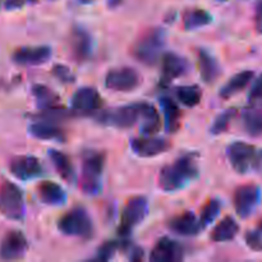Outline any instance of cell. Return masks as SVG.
I'll use <instances>...</instances> for the list:
<instances>
[{"mask_svg": "<svg viewBox=\"0 0 262 262\" xmlns=\"http://www.w3.org/2000/svg\"><path fill=\"white\" fill-rule=\"evenodd\" d=\"M79 3H82V4H90V3H92L94 0H78Z\"/></svg>", "mask_w": 262, "mask_h": 262, "instance_id": "obj_41", "label": "cell"}, {"mask_svg": "<svg viewBox=\"0 0 262 262\" xmlns=\"http://www.w3.org/2000/svg\"><path fill=\"white\" fill-rule=\"evenodd\" d=\"M237 114H238V110L235 109V107H230V109H227L225 112H223L222 114L217 115V117L215 118L214 123H212L211 129H210L212 135L217 136L227 132L230 123H232L233 119L237 117Z\"/></svg>", "mask_w": 262, "mask_h": 262, "instance_id": "obj_32", "label": "cell"}, {"mask_svg": "<svg viewBox=\"0 0 262 262\" xmlns=\"http://www.w3.org/2000/svg\"><path fill=\"white\" fill-rule=\"evenodd\" d=\"M49 156H50V160L53 163L54 168H55L56 173L66 182L73 183L74 179H76V171H74L71 159L64 152H60V151L56 150L49 151Z\"/></svg>", "mask_w": 262, "mask_h": 262, "instance_id": "obj_25", "label": "cell"}, {"mask_svg": "<svg viewBox=\"0 0 262 262\" xmlns=\"http://www.w3.org/2000/svg\"><path fill=\"white\" fill-rule=\"evenodd\" d=\"M142 122L141 129L146 136H151L158 132L161 127V117L155 106L147 104V102H141V118Z\"/></svg>", "mask_w": 262, "mask_h": 262, "instance_id": "obj_24", "label": "cell"}, {"mask_svg": "<svg viewBox=\"0 0 262 262\" xmlns=\"http://www.w3.org/2000/svg\"><path fill=\"white\" fill-rule=\"evenodd\" d=\"M163 67V77L166 81H171L178 77L184 76L189 71V63L184 56L176 53H166L161 60Z\"/></svg>", "mask_w": 262, "mask_h": 262, "instance_id": "obj_18", "label": "cell"}, {"mask_svg": "<svg viewBox=\"0 0 262 262\" xmlns=\"http://www.w3.org/2000/svg\"><path fill=\"white\" fill-rule=\"evenodd\" d=\"M220 210H222V202L217 199L210 200V201L205 205L204 209H202L201 217H200L202 228L209 227L210 224H212V222L219 216Z\"/></svg>", "mask_w": 262, "mask_h": 262, "instance_id": "obj_33", "label": "cell"}, {"mask_svg": "<svg viewBox=\"0 0 262 262\" xmlns=\"http://www.w3.org/2000/svg\"><path fill=\"white\" fill-rule=\"evenodd\" d=\"M243 127L252 137L262 136V107H247L243 112Z\"/></svg>", "mask_w": 262, "mask_h": 262, "instance_id": "obj_28", "label": "cell"}, {"mask_svg": "<svg viewBox=\"0 0 262 262\" xmlns=\"http://www.w3.org/2000/svg\"><path fill=\"white\" fill-rule=\"evenodd\" d=\"M117 248H118V243L115 242L105 243V245L99 250L97 258H100V260H110V258L114 256Z\"/></svg>", "mask_w": 262, "mask_h": 262, "instance_id": "obj_36", "label": "cell"}, {"mask_svg": "<svg viewBox=\"0 0 262 262\" xmlns=\"http://www.w3.org/2000/svg\"><path fill=\"white\" fill-rule=\"evenodd\" d=\"M0 3H2V0H0Z\"/></svg>", "mask_w": 262, "mask_h": 262, "instance_id": "obj_44", "label": "cell"}, {"mask_svg": "<svg viewBox=\"0 0 262 262\" xmlns=\"http://www.w3.org/2000/svg\"><path fill=\"white\" fill-rule=\"evenodd\" d=\"M148 214V201L146 197H133L125 205L120 219V235H128L137 225L145 220Z\"/></svg>", "mask_w": 262, "mask_h": 262, "instance_id": "obj_7", "label": "cell"}, {"mask_svg": "<svg viewBox=\"0 0 262 262\" xmlns=\"http://www.w3.org/2000/svg\"><path fill=\"white\" fill-rule=\"evenodd\" d=\"M102 99L94 87H82L72 97V110L77 114L90 115L101 107Z\"/></svg>", "mask_w": 262, "mask_h": 262, "instance_id": "obj_11", "label": "cell"}, {"mask_svg": "<svg viewBox=\"0 0 262 262\" xmlns=\"http://www.w3.org/2000/svg\"><path fill=\"white\" fill-rule=\"evenodd\" d=\"M239 232V225L232 216H225L211 233V239L214 242H229L234 239Z\"/></svg>", "mask_w": 262, "mask_h": 262, "instance_id": "obj_27", "label": "cell"}, {"mask_svg": "<svg viewBox=\"0 0 262 262\" xmlns=\"http://www.w3.org/2000/svg\"><path fill=\"white\" fill-rule=\"evenodd\" d=\"M141 118V102L124 105V106L115 107L109 112L102 113L99 120L102 124L112 125V127L125 128L133 127Z\"/></svg>", "mask_w": 262, "mask_h": 262, "instance_id": "obj_8", "label": "cell"}, {"mask_svg": "<svg viewBox=\"0 0 262 262\" xmlns=\"http://www.w3.org/2000/svg\"><path fill=\"white\" fill-rule=\"evenodd\" d=\"M248 100L251 104H257L258 101H262V73L258 76V78H256L248 95Z\"/></svg>", "mask_w": 262, "mask_h": 262, "instance_id": "obj_35", "label": "cell"}, {"mask_svg": "<svg viewBox=\"0 0 262 262\" xmlns=\"http://www.w3.org/2000/svg\"><path fill=\"white\" fill-rule=\"evenodd\" d=\"M130 148L140 158H154L166 152L170 142L160 137H137L130 141Z\"/></svg>", "mask_w": 262, "mask_h": 262, "instance_id": "obj_14", "label": "cell"}, {"mask_svg": "<svg viewBox=\"0 0 262 262\" xmlns=\"http://www.w3.org/2000/svg\"><path fill=\"white\" fill-rule=\"evenodd\" d=\"M165 46V32L161 28H152L143 33L132 48V54L140 63L154 66L161 58Z\"/></svg>", "mask_w": 262, "mask_h": 262, "instance_id": "obj_3", "label": "cell"}, {"mask_svg": "<svg viewBox=\"0 0 262 262\" xmlns=\"http://www.w3.org/2000/svg\"><path fill=\"white\" fill-rule=\"evenodd\" d=\"M200 73L206 83H214L222 74V67L216 59L206 50H199L197 54Z\"/></svg>", "mask_w": 262, "mask_h": 262, "instance_id": "obj_19", "label": "cell"}, {"mask_svg": "<svg viewBox=\"0 0 262 262\" xmlns=\"http://www.w3.org/2000/svg\"><path fill=\"white\" fill-rule=\"evenodd\" d=\"M199 165L193 154H186L173 164L164 166L159 174V186L165 192H177L199 177Z\"/></svg>", "mask_w": 262, "mask_h": 262, "instance_id": "obj_1", "label": "cell"}, {"mask_svg": "<svg viewBox=\"0 0 262 262\" xmlns=\"http://www.w3.org/2000/svg\"><path fill=\"white\" fill-rule=\"evenodd\" d=\"M106 2H107V7L109 8H117L123 0H106Z\"/></svg>", "mask_w": 262, "mask_h": 262, "instance_id": "obj_39", "label": "cell"}, {"mask_svg": "<svg viewBox=\"0 0 262 262\" xmlns=\"http://www.w3.org/2000/svg\"><path fill=\"white\" fill-rule=\"evenodd\" d=\"M28 242L25 235L18 230H10L0 243V258L3 260H18L26 255Z\"/></svg>", "mask_w": 262, "mask_h": 262, "instance_id": "obj_13", "label": "cell"}, {"mask_svg": "<svg viewBox=\"0 0 262 262\" xmlns=\"http://www.w3.org/2000/svg\"><path fill=\"white\" fill-rule=\"evenodd\" d=\"M256 12H257L258 19L262 20V0H260V3H258V4H257V8H256Z\"/></svg>", "mask_w": 262, "mask_h": 262, "instance_id": "obj_40", "label": "cell"}, {"mask_svg": "<svg viewBox=\"0 0 262 262\" xmlns=\"http://www.w3.org/2000/svg\"><path fill=\"white\" fill-rule=\"evenodd\" d=\"M260 228L262 229V220H261V223H260Z\"/></svg>", "mask_w": 262, "mask_h": 262, "instance_id": "obj_42", "label": "cell"}, {"mask_svg": "<svg viewBox=\"0 0 262 262\" xmlns=\"http://www.w3.org/2000/svg\"><path fill=\"white\" fill-rule=\"evenodd\" d=\"M104 165L105 155L102 152L91 151L83 159L81 174V188L86 194H96L100 191Z\"/></svg>", "mask_w": 262, "mask_h": 262, "instance_id": "obj_4", "label": "cell"}, {"mask_svg": "<svg viewBox=\"0 0 262 262\" xmlns=\"http://www.w3.org/2000/svg\"><path fill=\"white\" fill-rule=\"evenodd\" d=\"M246 245L251 248L252 251H257L260 252L262 251V229L258 228V229L248 230L245 235Z\"/></svg>", "mask_w": 262, "mask_h": 262, "instance_id": "obj_34", "label": "cell"}, {"mask_svg": "<svg viewBox=\"0 0 262 262\" xmlns=\"http://www.w3.org/2000/svg\"><path fill=\"white\" fill-rule=\"evenodd\" d=\"M58 228L63 234L69 237L91 238L94 234L91 217L82 207H76L61 216L58 223Z\"/></svg>", "mask_w": 262, "mask_h": 262, "instance_id": "obj_5", "label": "cell"}, {"mask_svg": "<svg viewBox=\"0 0 262 262\" xmlns=\"http://www.w3.org/2000/svg\"><path fill=\"white\" fill-rule=\"evenodd\" d=\"M261 189L256 184H245L235 189L233 204H234L235 212L242 219H247L255 212L260 205Z\"/></svg>", "mask_w": 262, "mask_h": 262, "instance_id": "obj_10", "label": "cell"}, {"mask_svg": "<svg viewBox=\"0 0 262 262\" xmlns=\"http://www.w3.org/2000/svg\"><path fill=\"white\" fill-rule=\"evenodd\" d=\"M72 53L78 61L87 60L91 55L92 41L89 33L82 28H76L72 32Z\"/></svg>", "mask_w": 262, "mask_h": 262, "instance_id": "obj_22", "label": "cell"}, {"mask_svg": "<svg viewBox=\"0 0 262 262\" xmlns=\"http://www.w3.org/2000/svg\"><path fill=\"white\" fill-rule=\"evenodd\" d=\"M53 73L58 77V79L63 82H73L74 81V76L69 68L64 66H54Z\"/></svg>", "mask_w": 262, "mask_h": 262, "instance_id": "obj_37", "label": "cell"}, {"mask_svg": "<svg viewBox=\"0 0 262 262\" xmlns=\"http://www.w3.org/2000/svg\"><path fill=\"white\" fill-rule=\"evenodd\" d=\"M227 156L237 173L262 171V148H257L251 143L242 141L230 143L227 148Z\"/></svg>", "mask_w": 262, "mask_h": 262, "instance_id": "obj_2", "label": "cell"}, {"mask_svg": "<svg viewBox=\"0 0 262 262\" xmlns=\"http://www.w3.org/2000/svg\"><path fill=\"white\" fill-rule=\"evenodd\" d=\"M161 110L164 114V122L165 128L169 133L176 132L181 125V110L177 102L169 97H161L160 99Z\"/></svg>", "mask_w": 262, "mask_h": 262, "instance_id": "obj_26", "label": "cell"}, {"mask_svg": "<svg viewBox=\"0 0 262 262\" xmlns=\"http://www.w3.org/2000/svg\"><path fill=\"white\" fill-rule=\"evenodd\" d=\"M177 99L187 107H194L201 102L202 90L197 84L181 86L176 90Z\"/></svg>", "mask_w": 262, "mask_h": 262, "instance_id": "obj_30", "label": "cell"}, {"mask_svg": "<svg viewBox=\"0 0 262 262\" xmlns=\"http://www.w3.org/2000/svg\"><path fill=\"white\" fill-rule=\"evenodd\" d=\"M142 82V77L136 69L129 67L114 68L105 77L106 89L117 92H130L137 89Z\"/></svg>", "mask_w": 262, "mask_h": 262, "instance_id": "obj_9", "label": "cell"}, {"mask_svg": "<svg viewBox=\"0 0 262 262\" xmlns=\"http://www.w3.org/2000/svg\"><path fill=\"white\" fill-rule=\"evenodd\" d=\"M169 228L177 234L192 237V235L199 234L200 230L202 229V225L193 212L186 211L173 217L169 223Z\"/></svg>", "mask_w": 262, "mask_h": 262, "instance_id": "obj_17", "label": "cell"}, {"mask_svg": "<svg viewBox=\"0 0 262 262\" xmlns=\"http://www.w3.org/2000/svg\"><path fill=\"white\" fill-rule=\"evenodd\" d=\"M51 56L49 46H23L13 53V61L18 66L35 67L46 63Z\"/></svg>", "mask_w": 262, "mask_h": 262, "instance_id": "obj_15", "label": "cell"}, {"mask_svg": "<svg viewBox=\"0 0 262 262\" xmlns=\"http://www.w3.org/2000/svg\"><path fill=\"white\" fill-rule=\"evenodd\" d=\"M253 78H255V72L252 71H243L234 74V76L222 87V90H220L219 92L220 97L224 100H228L232 96H234V95L239 94V92H242L243 90L251 83V81H252Z\"/></svg>", "mask_w": 262, "mask_h": 262, "instance_id": "obj_20", "label": "cell"}, {"mask_svg": "<svg viewBox=\"0 0 262 262\" xmlns=\"http://www.w3.org/2000/svg\"><path fill=\"white\" fill-rule=\"evenodd\" d=\"M10 173L20 181H30L38 178L43 173L41 161L37 158L31 155L17 156L9 164Z\"/></svg>", "mask_w": 262, "mask_h": 262, "instance_id": "obj_12", "label": "cell"}, {"mask_svg": "<svg viewBox=\"0 0 262 262\" xmlns=\"http://www.w3.org/2000/svg\"><path fill=\"white\" fill-rule=\"evenodd\" d=\"M38 199L46 205L50 206H59V205L66 204L67 194L64 189L59 184L54 182H42L37 187Z\"/></svg>", "mask_w": 262, "mask_h": 262, "instance_id": "obj_21", "label": "cell"}, {"mask_svg": "<svg viewBox=\"0 0 262 262\" xmlns=\"http://www.w3.org/2000/svg\"><path fill=\"white\" fill-rule=\"evenodd\" d=\"M183 247L178 242L164 237L154 246L150 258L155 262H178L183 260Z\"/></svg>", "mask_w": 262, "mask_h": 262, "instance_id": "obj_16", "label": "cell"}, {"mask_svg": "<svg viewBox=\"0 0 262 262\" xmlns=\"http://www.w3.org/2000/svg\"><path fill=\"white\" fill-rule=\"evenodd\" d=\"M32 95L41 109H48V107L56 106L59 102L58 95L53 90L49 89V87L43 86V84H35L32 87Z\"/></svg>", "mask_w": 262, "mask_h": 262, "instance_id": "obj_31", "label": "cell"}, {"mask_svg": "<svg viewBox=\"0 0 262 262\" xmlns=\"http://www.w3.org/2000/svg\"><path fill=\"white\" fill-rule=\"evenodd\" d=\"M0 212L7 219L22 220L25 216V199L18 186L12 182L0 184Z\"/></svg>", "mask_w": 262, "mask_h": 262, "instance_id": "obj_6", "label": "cell"}, {"mask_svg": "<svg viewBox=\"0 0 262 262\" xmlns=\"http://www.w3.org/2000/svg\"><path fill=\"white\" fill-rule=\"evenodd\" d=\"M211 20L212 17L207 10L200 9V8L189 9L187 10L183 15L184 30L192 31L197 30V28H202L205 27V26L210 25Z\"/></svg>", "mask_w": 262, "mask_h": 262, "instance_id": "obj_29", "label": "cell"}, {"mask_svg": "<svg viewBox=\"0 0 262 262\" xmlns=\"http://www.w3.org/2000/svg\"><path fill=\"white\" fill-rule=\"evenodd\" d=\"M28 130H30L32 137L38 138L41 141H58V142H64L67 138L66 132L61 128L54 125L53 123H33V124L30 125Z\"/></svg>", "mask_w": 262, "mask_h": 262, "instance_id": "obj_23", "label": "cell"}, {"mask_svg": "<svg viewBox=\"0 0 262 262\" xmlns=\"http://www.w3.org/2000/svg\"><path fill=\"white\" fill-rule=\"evenodd\" d=\"M219 2H227V0H219Z\"/></svg>", "mask_w": 262, "mask_h": 262, "instance_id": "obj_43", "label": "cell"}, {"mask_svg": "<svg viewBox=\"0 0 262 262\" xmlns=\"http://www.w3.org/2000/svg\"><path fill=\"white\" fill-rule=\"evenodd\" d=\"M37 0H5L4 5L5 9L8 10H14L19 9V8L25 7L26 4H31V3H35Z\"/></svg>", "mask_w": 262, "mask_h": 262, "instance_id": "obj_38", "label": "cell"}]
</instances>
